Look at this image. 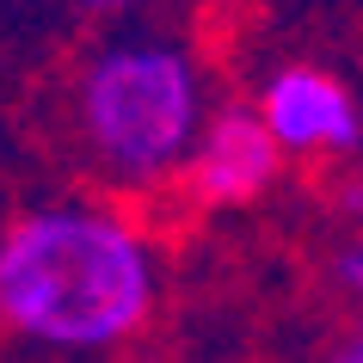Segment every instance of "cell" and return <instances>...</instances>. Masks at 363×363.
Listing matches in <instances>:
<instances>
[{
    "label": "cell",
    "mask_w": 363,
    "mask_h": 363,
    "mask_svg": "<svg viewBox=\"0 0 363 363\" xmlns=\"http://www.w3.org/2000/svg\"><path fill=\"white\" fill-rule=\"evenodd\" d=\"M320 363H363V345H357V339H339V345H333V351H326Z\"/></svg>",
    "instance_id": "6"
},
{
    "label": "cell",
    "mask_w": 363,
    "mask_h": 363,
    "mask_svg": "<svg viewBox=\"0 0 363 363\" xmlns=\"http://www.w3.org/2000/svg\"><path fill=\"white\" fill-rule=\"evenodd\" d=\"M185 172H191L197 203H252L277 185L284 172V148L265 135V123L252 111H216L203 130H197L191 154H185Z\"/></svg>",
    "instance_id": "4"
},
{
    "label": "cell",
    "mask_w": 363,
    "mask_h": 363,
    "mask_svg": "<svg viewBox=\"0 0 363 363\" xmlns=\"http://www.w3.org/2000/svg\"><path fill=\"white\" fill-rule=\"evenodd\" d=\"M74 111L93 160L111 179L160 185L185 167V154L203 130V80L179 43L130 38L86 62Z\"/></svg>",
    "instance_id": "2"
},
{
    "label": "cell",
    "mask_w": 363,
    "mask_h": 363,
    "mask_svg": "<svg viewBox=\"0 0 363 363\" xmlns=\"http://www.w3.org/2000/svg\"><path fill=\"white\" fill-rule=\"evenodd\" d=\"M357 277H363V252H357V240H345L339 247V289L345 296H357Z\"/></svg>",
    "instance_id": "5"
},
{
    "label": "cell",
    "mask_w": 363,
    "mask_h": 363,
    "mask_svg": "<svg viewBox=\"0 0 363 363\" xmlns=\"http://www.w3.org/2000/svg\"><path fill=\"white\" fill-rule=\"evenodd\" d=\"M160 271L130 216L50 203L0 234V320L56 351H111L154 314Z\"/></svg>",
    "instance_id": "1"
},
{
    "label": "cell",
    "mask_w": 363,
    "mask_h": 363,
    "mask_svg": "<svg viewBox=\"0 0 363 363\" xmlns=\"http://www.w3.org/2000/svg\"><path fill=\"white\" fill-rule=\"evenodd\" d=\"M74 6H86V13H117V6H135V0H74Z\"/></svg>",
    "instance_id": "7"
},
{
    "label": "cell",
    "mask_w": 363,
    "mask_h": 363,
    "mask_svg": "<svg viewBox=\"0 0 363 363\" xmlns=\"http://www.w3.org/2000/svg\"><path fill=\"white\" fill-rule=\"evenodd\" d=\"M259 123L284 154H351L363 135L357 93L326 68H277L259 93Z\"/></svg>",
    "instance_id": "3"
}]
</instances>
